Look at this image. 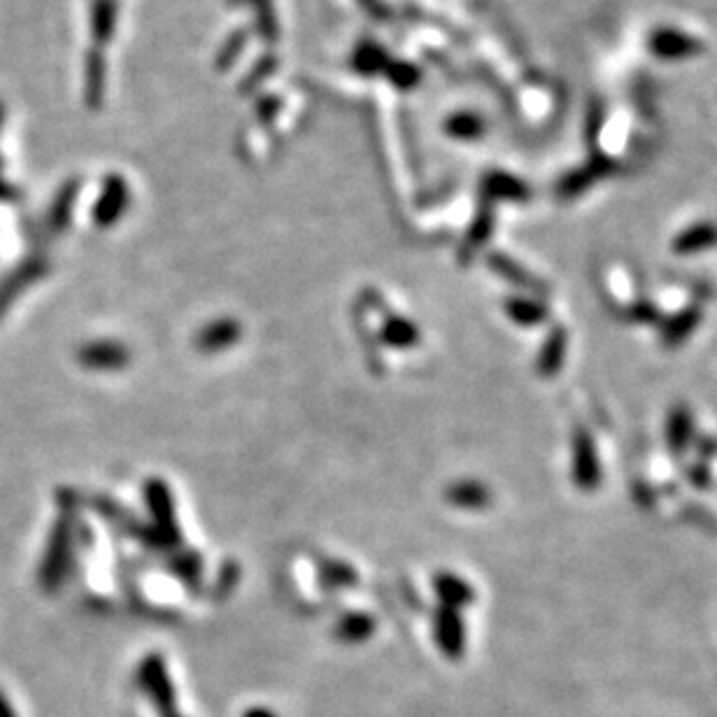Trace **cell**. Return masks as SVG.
<instances>
[{
    "mask_svg": "<svg viewBox=\"0 0 717 717\" xmlns=\"http://www.w3.org/2000/svg\"><path fill=\"white\" fill-rule=\"evenodd\" d=\"M278 112H280V101H278V98H275V96L266 98V101L259 105V117H261V122H264V119H266V122H271V119H273L275 115H278Z\"/></svg>",
    "mask_w": 717,
    "mask_h": 717,
    "instance_id": "20",
    "label": "cell"
},
{
    "mask_svg": "<svg viewBox=\"0 0 717 717\" xmlns=\"http://www.w3.org/2000/svg\"><path fill=\"white\" fill-rule=\"evenodd\" d=\"M690 427H692V420H690V415H687V413H678V415H673V420H671V429H669V433H671V440H673V438H676V440H678V447H683V438H680V433L690 431Z\"/></svg>",
    "mask_w": 717,
    "mask_h": 717,
    "instance_id": "18",
    "label": "cell"
},
{
    "mask_svg": "<svg viewBox=\"0 0 717 717\" xmlns=\"http://www.w3.org/2000/svg\"><path fill=\"white\" fill-rule=\"evenodd\" d=\"M117 26V0H94L91 10V33L101 42H108L115 35Z\"/></svg>",
    "mask_w": 717,
    "mask_h": 717,
    "instance_id": "8",
    "label": "cell"
},
{
    "mask_svg": "<svg viewBox=\"0 0 717 717\" xmlns=\"http://www.w3.org/2000/svg\"><path fill=\"white\" fill-rule=\"evenodd\" d=\"M254 10H257V26L259 33L264 35L266 40H278L280 28H278V17H275L273 3L271 0H252Z\"/></svg>",
    "mask_w": 717,
    "mask_h": 717,
    "instance_id": "12",
    "label": "cell"
},
{
    "mask_svg": "<svg viewBox=\"0 0 717 717\" xmlns=\"http://www.w3.org/2000/svg\"><path fill=\"white\" fill-rule=\"evenodd\" d=\"M352 66L357 73L371 77V75L385 73L389 66V56L385 49L378 45V42H361V45L357 47V52H354Z\"/></svg>",
    "mask_w": 717,
    "mask_h": 717,
    "instance_id": "7",
    "label": "cell"
},
{
    "mask_svg": "<svg viewBox=\"0 0 717 717\" xmlns=\"http://www.w3.org/2000/svg\"><path fill=\"white\" fill-rule=\"evenodd\" d=\"M603 126V110L599 108V105H594L592 110H589V122H587V138L589 140H596V136H599Z\"/></svg>",
    "mask_w": 717,
    "mask_h": 717,
    "instance_id": "19",
    "label": "cell"
},
{
    "mask_svg": "<svg viewBox=\"0 0 717 717\" xmlns=\"http://www.w3.org/2000/svg\"><path fill=\"white\" fill-rule=\"evenodd\" d=\"M105 91V63L101 52H91L87 56V101L91 108H98L103 101Z\"/></svg>",
    "mask_w": 717,
    "mask_h": 717,
    "instance_id": "10",
    "label": "cell"
},
{
    "mask_svg": "<svg viewBox=\"0 0 717 717\" xmlns=\"http://www.w3.org/2000/svg\"><path fill=\"white\" fill-rule=\"evenodd\" d=\"M233 3H238V0H233Z\"/></svg>",
    "mask_w": 717,
    "mask_h": 717,
    "instance_id": "23",
    "label": "cell"
},
{
    "mask_svg": "<svg viewBox=\"0 0 717 717\" xmlns=\"http://www.w3.org/2000/svg\"><path fill=\"white\" fill-rule=\"evenodd\" d=\"M385 73H387L389 80H392L394 87H399V89H413L422 80L420 68L413 66V63H408V61L389 63Z\"/></svg>",
    "mask_w": 717,
    "mask_h": 717,
    "instance_id": "11",
    "label": "cell"
},
{
    "mask_svg": "<svg viewBox=\"0 0 717 717\" xmlns=\"http://www.w3.org/2000/svg\"><path fill=\"white\" fill-rule=\"evenodd\" d=\"M489 233H492V210H482L478 219H475L471 236H468V243H471V247L485 243V240L489 238Z\"/></svg>",
    "mask_w": 717,
    "mask_h": 717,
    "instance_id": "16",
    "label": "cell"
},
{
    "mask_svg": "<svg viewBox=\"0 0 717 717\" xmlns=\"http://www.w3.org/2000/svg\"><path fill=\"white\" fill-rule=\"evenodd\" d=\"M564 350H566L564 331H555L550 336L548 345H545V352L541 354V368L545 373H552L559 364H562Z\"/></svg>",
    "mask_w": 717,
    "mask_h": 717,
    "instance_id": "13",
    "label": "cell"
},
{
    "mask_svg": "<svg viewBox=\"0 0 717 717\" xmlns=\"http://www.w3.org/2000/svg\"><path fill=\"white\" fill-rule=\"evenodd\" d=\"M715 245H717V224H708V222L692 226V229L683 231L676 240H673V250L678 254H697Z\"/></svg>",
    "mask_w": 717,
    "mask_h": 717,
    "instance_id": "5",
    "label": "cell"
},
{
    "mask_svg": "<svg viewBox=\"0 0 717 717\" xmlns=\"http://www.w3.org/2000/svg\"><path fill=\"white\" fill-rule=\"evenodd\" d=\"M648 49L650 54L657 56V59L678 61V59H690V56H699L706 47L699 38L678 31V28H655L648 38Z\"/></svg>",
    "mask_w": 717,
    "mask_h": 717,
    "instance_id": "1",
    "label": "cell"
},
{
    "mask_svg": "<svg viewBox=\"0 0 717 717\" xmlns=\"http://www.w3.org/2000/svg\"><path fill=\"white\" fill-rule=\"evenodd\" d=\"M615 170H617V163L610 159V156L594 154L592 159L585 163V166L573 170V173L566 175L564 180L557 184V194H559V198H564V201H569V198H575V196H580L582 191H587L596 180H603V177L613 175Z\"/></svg>",
    "mask_w": 717,
    "mask_h": 717,
    "instance_id": "2",
    "label": "cell"
},
{
    "mask_svg": "<svg viewBox=\"0 0 717 717\" xmlns=\"http://www.w3.org/2000/svg\"><path fill=\"white\" fill-rule=\"evenodd\" d=\"M575 457H573V473L578 485L582 487H594L599 482V464H596V454L592 440L587 438V433H578L575 438Z\"/></svg>",
    "mask_w": 717,
    "mask_h": 717,
    "instance_id": "3",
    "label": "cell"
},
{
    "mask_svg": "<svg viewBox=\"0 0 717 717\" xmlns=\"http://www.w3.org/2000/svg\"><path fill=\"white\" fill-rule=\"evenodd\" d=\"M126 201H129V189H126L124 180L117 175L110 177L108 184H105L103 198L98 201V208H96L98 222L101 224L115 222V219L122 215V210L126 208Z\"/></svg>",
    "mask_w": 717,
    "mask_h": 717,
    "instance_id": "4",
    "label": "cell"
},
{
    "mask_svg": "<svg viewBox=\"0 0 717 717\" xmlns=\"http://www.w3.org/2000/svg\"><path fill=\"white\" fill-rule=\"evenodd\" d=\"M697 310H687L680 315V324L678 326H669V329H664V340L669 345H678L680 340L690 336V333L694 331V326H697Z\"/></svg>",
    "mask_w": 717,
    "mask_h": 717,
    "instance_id": "14",
    "label": "cell"
},
{
    "mask_svg": "<svg viewBox=\"0 0 717 717\" xmlns=\"http://www.w3.org/2000/svg\"><path fill=\"white\" fill-rule=\"evenodd\" d=\"M0 717H14L12 708L7 706V701H5V699H0Z\"/></svg>",
    "mask_w": 717,
    "mask_h": 717,
    "instance_id": "22",
    "label": "cell"
},
{
    "mask_svg": "<svg viewBox=\"0 0 717 717\" xmlns=\"http://www.w3.org/2000/svg\"><path fill=\"white\" fill-rule=\"evenodd\" d=\"M445 131L457 140H478L485 133V122L475 112H457L447 119Z\"/></svg>",
    "mask_w": 717,
    "mask_h": 717,
    "instance_id": "9",
    "label": "cell"
},
{
    "mask_svg": "<svg viewBox=\"0 0 717 717\" xmlns=\"http://www.w3.org/2000/svg\"><path fill=\"white\" fill-rule=\"evenodd\" d=\"M487 198H506V201H527L531 191L527 184L508 173H489L485 177Z\"/></svg>",
    "mask_w": 717,
    "mask_h": 717,
    "instance_id": "6",
    "label": "cell"
},
{
    "mask_svg": "<svg viewBox=\"0 0 717 717\" xmlns=\"http://www.w3.org/2000/svg\"><path fill=\"white\" fill-rule=\"evenodd\" d=\"M359 3L364 5V10L368 14H373V17H378V19H387L389 17L387 5L382 3V0H359Z\"/></svg>",
    "mask_w": 717,
    "mask_h": 717,
    "instance_id": "21",
    "label": "cell"
},
{
    "mask_svg": "<svg viewBox=\"0 0 717 717\" xmlns=\"http://www.w3.org/2000/svg\"><path fill=\"white\" fill-rule=\"evenodd\" d=\"M245 40H247V33H243V31L233 33L229 42H226V45L222 47V52H219V56H217V66L229 68L231 63L238 59V54L245 49Z\"/></svg>",
    "mask_w": 717,
    "mask_h": 717,
    "instance_id": "15",
    "label": "cell"
},
{
    "mask_svg": "<svg viewBox=\"0 0 717 717\" xmlns=\"http://www.w3.org/2000/svg\"><path fill=\"white\" fill-rule=\"evenodd\" d=\"M273 70H275V56H266V59H261V61L257 63V66H254L252 73L245 77L243 91H252L261 80H266V77L271 75Z\"/></svg>",
    "mask_w": 717,
    "mask_h": 717,
    "instance_id": "17",
    "label": "cell"
}]
</instances>
